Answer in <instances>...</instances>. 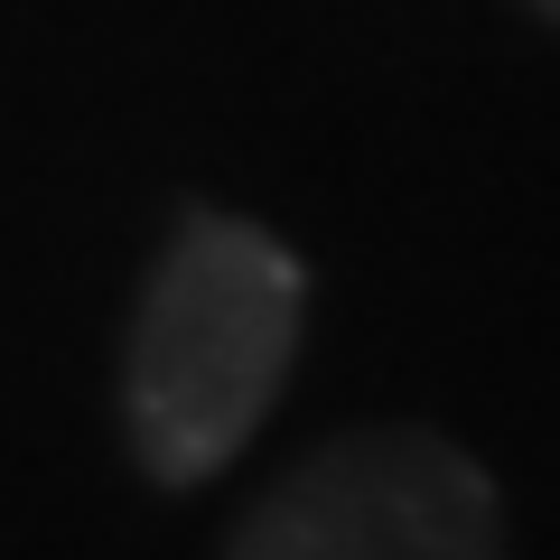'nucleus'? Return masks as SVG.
I'll return each mask as SVG.
<instances>
[{
  "mask_svg": "<svg viewBox=\"0 0 560 560\" xmlns=\"http://www.w3.org/2000/svg\"><path fill=\"white\" fill-rule=\"evenodd\" d=\"M308 337V261L253 215H187L121 327V440L168 495L224 477Z\"/></svg>",
  "mask_w": 560,
  "mask_h": 560,
  "instance_id": "obj_1",
  "label": "nucleus"
},
{
  "mask_svg": "<svg viewBox=\"0 0 560 560\" xmlns=\"http://www.w3.org/2000/svg\"><path fill=\"white\" fill-rule=\"evenodd\" d=\"M224 560H514L504 486L430 420L337 430L300 467H280Z\"/></svg>",
  "mask_w": 560,
  "mask_h": 560,
  "instance_id": "obj_2",
  "label": "nucleus"
},
{
  "mask_svg": "<svg viewBox=\"0 0 560 560\" xmlns=\"http://www.w3.org/2000/svg\"><path fill=\"white\" fill-rule=\"evenodd\" d=\"M523 10H541V20H560V0H523Z\"/></svg>",
  "mask_w": 560,
  "mask_h": 560,
  "instance_id": "obj_3",
  "label": "nucleus"
}]
</instances>
